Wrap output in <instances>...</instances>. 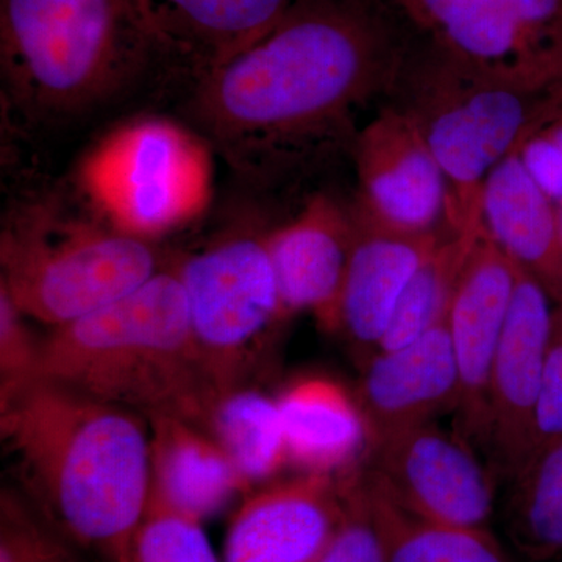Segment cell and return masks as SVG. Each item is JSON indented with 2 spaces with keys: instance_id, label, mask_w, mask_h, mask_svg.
Returning a JSON list of instances; mask_svg holds the SVG:
<instances>
[{
  "instance_id": "cell-20",
  "label": "cell",
  "mask_w": 562,
  "mask_h": 562,
  "mask_svg": "<svg viewBox=\"0 0 562 562\" xmlns=\"http://www.w3.org/2000/svg\"><path fill=\"white\" fill-rule=\"evenodd\" d=\"M277 405L290 464L302 473L342 476L361 468L371 449V432L357 395L330 376L292 380Z\"/></svg>"
},
{
  "instance_id": "cell-25",
  "label": "cell",
  "mask_w": 562,
  "mask_h": 562,
  "mask_svg": "<svg viewBox=\"0 0 562 562\" xmlns=\"http://www.w3.org/2000/svg\"><path fill=\"white\" fill-rule=\"evenodd\" d=\"M482 232L446 233L409 280L379 350L405 346L447 319L462 268Z\"/></svg>"
},
{
  "instance_id": "cell-28",
  "label": "cell",
  "mask_w": 562,
  "mask_h": 562,
  "mask_svg": "<svg viewBox=\"0 0 562 562\" xmlns=\"http://www.w3.org/2000/svg\"><path fill=\"white\" fill-rule=\"evenodd\" d=\"M339 480L344 516L319 562H386L382 532L362 482L361 468L339 476Z\"/></svg>"
},
{
  "instance_id": "cell-30",
  "label": "cell",
  "mask_w": 562,
  "mask_h": 562,
  "mask_svg": "<svg viewBox=\"0 0 562 562\" xmlns=\"http://www.w3.org/2000/svg\"><path fill=\"white\" fill-rule=\"evenodd\" d=\"M520 160L531 179L554 203L562 202V101L520 140Z\"/></svg>"
},
{
  "instance_id": "cell-31",
  "label": "cell",
  "mask_w": 562,
  "mask_h": 562,
  "mask_svg": "<svg viewBox=\"0 0 562 562\" xmlns=\"http://www.w3.org/2000/svg\"><path fill=\"white\" fill-rule=\"evenodd\" d=\"M536 435V449L562 436V305L553 308Z\"/></svg>"
},
{
  "instance_id": "cell-18",
  "label": "cell",
  "mask_w": 562,
  "mask_h": 562,
  "mask_svg": "<svg viewBox=\"0 0 562 562\" xmlns=\"http://www.w3.org/2000/svg\"><path fill=\"white\" fill-rule=\"evenodd\" d=\"M295 0H132L155 55L176 58L201 79L249 46Z\"/></svg>"
},
{
  "instance_id": "cell-2",
  "label": "cell",
  "mask_w": 562,
  "mask_h": 562,
  "mask_svg": "<svg viewBox=\"0 0 562 562\" xmlns=\"http://www.w3.org/2000/svg\"><path fill=\"white\" fill-rule=\"evenodd\" d=\"M0 432L33 505L101 562H133L149 509V427L139 414L40 379L0 402Z\"/></svg>"
},
{
  "instance_id": "cell-26",
  "label": "cell",
  "mask_w": 562,
  "mask_h": 562,
  "mask_svg": "<svg viewBox=\"0 0 562 562\" xmlns=\"http://www.w3.org/2000/svg\"><path fill=\"white\" fill-rule=\"evenodd\" d=\"M76 546L20 495L0 502V562H81Z\"/></svg>"
},
{
  "instance_id": "cell-9",
  "label": "cell",
  "mask_w": 562,
  "mask_h": 562,
  "mask_svg": "<svg viewBox=\"0 0 562 562\" xmlns=\"http://www.w3.org/2000/svg\"><path fill=\"white\" fill-rule=\"evenodd\" d=\"M443 55L486 79L562 83V0H391Z\"/></svg>"
},
{
  "instance_id": "cell-24",
  "label": "cell",
  "mask_w": 562,
  "mask_h": 562,
  "mask_svg": "<svg viewBox=\"0 0 562 562\" xmlns=\"http://www.w3.org/2000/svg\"><path fill=\"white\" fill-rule=\"evenodd\" d=\"M386 550V562H512L490 528L428 522L406 513L373 486L361 468Z\"/></svg>"
},
{
  "instance_id": "cell-13",
  "label": "cell",
  "mask_w": 562,
  "mask_h": 562,
  "mask_svg": "<svg viewBox=\"0 0 562 562\" xmlns=\"http://www.w3.org/2000/svg\"><path fill=\"white\" fill-rule=\"evenodd\" d=\"M519 268L494 243L479 236L454 288L447 330L452 342L460 398V435L484 447L487 386L495 353L512 312Z\"/></svg>"
},
{
  "instance_id": "cell-22",
  "label": "cell",
  "mask_w": 562,
  "mask_h": 562,
  "mask_svg": "<svg viewBox=\"0 0 562 562\" xmlns=\"http://www.w3.org/2000/svg\"><path fill=\"white\" fill-rule=\"evenodd\" d=\"M231 458L250 492L290 464L277 398L247 383L214 395L203 427Z\"/></svg>"
},
{
  "instance_id": "cell-7",
  "label": "cell",
  "mask_w": 562,
  "mask_h": 562,
  "mask_svg": "<svg viewBox=\"0 0 562 562\" xmlns=\"http://www.w3.org/2000/svg\"><path fill=\"white\" fill-rule=\"evenodd\" d=\"M211 150L209 140L177 122L143 117L114 128L85 154L77 187L103 221L154 243L205 211Z\"/></svg>"
},
{
  "instance_id": "cell-27",
  "label": "cell",
  "mask_w": 562,
  "mask_h": 562,
  "mask_svg": "<svg viewBox=\"0 0 562 562\" xmlns=\"http://www.w3.org/2000/svg\"><path fill=\"white\" fill-rule=\"evenodd\" d=\"M133 562H222L202 520L150 497L133 542Z\"/></svg>"
},
{
  "instance_id": "cell-23",
  "label": "cell",
  "mask_w": 562,
  "mask_h": 562,
  "mask_svg": "<svg viewBox=\"0 0 562 562\" xmlns=\"http://www.w3.org/2000/svg\"><path fill=\"white\" fill-rule=\"evenodd\" d=\"M506 531L528 560L562 558V436L541 443L509 480Z\"/></svg>"
},
{
  "instance_id": "cell-15",
  "label": "cell",
  "mask_w": 562,
  "mask_h": 562,
  "mask_svg": "<svg viewBox=\"0 0 562 562\" xmlns=\"http://www.w3.org/2000/svg\"><path fill=\"white\" fill-rule=\"evenodd\" d=\"M353 239L351 205L330 194L313 195L291 221L266 232L286 316L312 313L325 330H339Z\"/></svg>"
},
{
  "instance_id": "cell-8",
  "label": "cell",
  "mask_w": 562,
  "mask_h": 562,
  "mask_svg": "<svg viewBox=\"0 0 562 562\" xmlns=\"http://www.w3.org/2000/svg\"><path fill=\"white\" fill-rule=\"evenodd\" d=\"M172 265L211 383L217 392L246 383L257 351L286 317L266 232L227 236Z\"/></svg>"
},
{
  "instance_id": "cell-6",
  "label": "cell",
  "mask_w": 562,
  "mask_h": 562,
  "mask_svg": "<svg viewBox=\"0 0 562 562\" xmlns=\"http://www.w3.org/2000/svg\"><path fill=\"white\" fill-rule=\"evenodd\" d=\"M409 76V102L449 191L446 228L482 232V194L498 162L562 101V83L530 91L479 76L431 44Z\"/></svg>"
},
{
  "instance_id": "cell-12",
  "label": "cell",
  "mask_w": 562,
  "mask_h": 562,
  "mask_svg": "<svg viewBox=\"0 0 562 562\" xmlns=\"http://www.w3.org/2000/svg\"><path fill=\"white\" fill-rule=\"evenodd\" d=\"M554 303L541 284L519 269L487 386L484 447L503 479L512 480L536 450L547 346Z\"/></svg>"
},
{
  "instance_id": "cell-16",
  "label": "cell",
  "mask_w": 562,
  "mask_h": 562,
  "mask_svg": "<svg viewBox=\"0 0 562 562\" xmlns=\"http://www.w3.org/2000/svg\"><path fill=\"white\" fill-rule=\"evenodd\" d=\"M446 321L405 346L376 350L362 361L355 395L368 422L371 446L457 409L460 375Z\"/></svg>"
},
{
  "instance_id": "cell-29",
  "label": "cell",
  "mask_w": 562,
  "mask_h": 562,
  "mask_svg": "<svg viewBox=\"0 0 562 562\" xmlns=\"http://www.w3.org/2000/svg\"><path fill=\"white\" fill-rule=\"evenodd\" d=\"M27 321L10 295L0 290V402L40 380L43 339L33 338Z\"/></svg>"
},
{
  "instance_id": "cell-4",
  "label": "cell",
  "mask_w": 562,
  "mask_h": 562,
  "mask_svg": "<svg viewBox=\"0 0 562 562\" xmlns=\"http://www.w3.org/2000/svg\"><path fill=\"white\" fill-rule=\"evenodd\" d=\"M2 77L32 120L79 116L155 57L132 0H2Z\"/></svg>"
},
{
  "instance_id": "cell-11",
  "label": "cell",
  "mask_w": 562,
  "mask_h": 562,
  "mask_svg": "<svg viewBox=\"0 0 562 562\" xmlns=\"http://www.w3.org/2000/svg\"><path fill=\"white\" fill-rule=\"evenodd\" d=\"M358 192L353 206L402 233H432L446 225L449 191L435 155L412 113L386 106L355 140Z\"/></svg>"
},
{
  "instance_id": "cell-32",
  "label": "cell",
  "mask_w": 562,
  "mask_h": 562,
  "mask_svg": "<svg viewBox=\"0 0 562 562\" xmlns=\"http://www.w3.org/2000/svg\"><path fill=\"white\" fill-rule=\"evenodd\" d=\"M558 220H560V228H561V236H562V202L558 203Z\"/></svg>"
},
{
  "instance_id": "cell-1",
  "label": "cell",
  "mask_w": 562,
  "mask_h": 562,
  "mask_svg": "<svg viewBox=\"0 0 562 562\" xmlns=\"http://www.w3.org/2000/svg\"><path fill=\"white\" fill-rule=\"evenodd\" d=\"M406 21L391 0H295L271 31L195 80L199 131L243 179H272L398 80Z\"/></svg>"
},
{
  "instance_id": "cell-19",
  "label": "cell",
  "mask_w": 562,
  "mask_h": 562,
  "mask_svg": "<svg viewBox=\"0 0 562 562\" xmlns=\"http://www.w3.org/2000/svg\"><path fill=\"white\" fill-rule=\"evenodd\" d=\"M480 217L484 235L538 281L554 305H562V236L557 203L531 179L517 149L487 177Z\"/></svg>"
},
{
  "instance_id": "cell-17",
  "label": "cell",
  "mask_w": 562,
  "mask_h": 562,
  "mask_svg": "<svg viewBox=\"0 0 562 562\" xmlns=\"http://www.w3.org/2000/svg\"><path fill=\"white\" fill-rule=\"evenodd\" d=\"M355 239L344 281L339 330L361 353L379 350L409 280L443 238L442 232L390 231L351 203Z\"/></svg>"
},
{
  "instance_id": "cell-3",
  "label": "cell",
  "mask_w": 562,
  "mask_h": 562,
  "mask_svg": "<svg viewBox=\"0 0 562 562\" xmlns=\"http://www.w3.org/2000/svg\"><path fill=\"white\" fill-rule=\"evenodd\" d=\"M40 379L139 414L203 427L217 394L192 333L173 265L98 312L52 328Z\"/></svg>"
},
{
  "instance_id": "cell-5",
  "label": "cell",
  "mask_w": 562,
  "mask_h": 562,
  "mask_svg": "<svg viewBox=\"0 0 562 562\" xmlns=\"http://www.w3.org/2000/svg\"><path fill=\"white\" fill-rule=\"evenodd\" d=\"M63 211L52 202L22 206L0 238V290L50 328L98 312L165 268L154 243L117 231L92 210L87 217Z\"/></svg>"
},
{
  "instance_id": "cell-14",
  "label": "cell",
  "mask_w": 562,
  "mask_h": 562,
  "mask_svg": "<svg viewBox=\"0 0 562 562\" xmlns=\"http://www.w3.org/2000/svg\"><path fill=\"white\" fill-rule=\"evenodd\" d=\"M344 516L339 476L302 473L244 495L222 562H319Z\"/></svg>"
},
{
  "instance_id": "cell-10",
  "label": "cell",
  "mask_w": 562,
  "mask_h": 562,
  "mask_svg": "<svg viewBox=\"0 0 562 562\" xmlns=\"http://www.w3.org/2000/svg\"><path fill=\"white\" fill-rule=\"evenodd\" d=\"M369 482L406 513L428 522L490 528L494 480L461 435L435 422L373 442Z\"/></svg>"
},
{
  "instance_id": "cell-21",
  "label": "cell",
  "mask_w": 562,
  "mask_h": 562,
  "mask_svg": "<svg viewBox=\"0 0 562 562\" xmlns=\"http://www.w3.org/2000/svg\"><path fill=\"white\" fill-rule=\"evenodd\" d=\"M146 420L150 497L205 522L238 495L249 494L231 458L201 425L173 416Z\"/></svg>"
}]
</instances>
